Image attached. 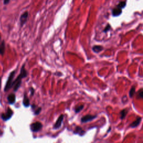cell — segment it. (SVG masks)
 Instances as JSON below:
<instances>
[{"instance_id":"1","label":"cell","mask_w":143,"mask_h":143,"mask_svg":"<svg viewBox=\"0 0 143 143\" xmlns=\"http://www.w3.org/2000/svg\"><path fill=\"white\" fill-rule=\"evenodd\" d=\"M28 72L25 69V64H24L21 68L20 73L18 75L16 78L13 81V87L14 88V92L18 91L22 83V79L26 78L28 76Z\"/></svg>"},{"instance_id":"2","label":"cell","mask_w":143,"mask_h":143,"mask_svg":"<svg viewBox=\"0 0 143 143\" xmlns=\"http://www.w3.org/2000/svg\"><path fill=\"white\" fill-rule=\"evenodd\" d=\"M16 74V70H14L13 72H11L9 74V76L8 77V78L7 80V82L6 83V85L5 86L4 88V91L7 92L9 91L12 87H13V83L14 81V78L15 77V75Z\"/></svg>"},{"instance_id":"3","label":"cell","mask_w":143,"mask_h":143,"mask_svg":"<svg viewBox=\"0 0 143 143\" xmlns=\"http://www.w3.org/2000/svg\"><path fill=\"white\" fill-rule=\"evenodd\" d=\"M14 115V111L10 107H8L7 109V111L6 113H2L1 116V118L4 121L9 120L12 117V116Z\"/></svg>"},{"instance_id":"4","label":"cell","mask_w":143,"mask_h":143,"mask_svg":"<svg viewBox=\"0 0 143 143\" xmlns=\"http://www.w3.org/2000/svg\"><path fill=\"white\" fill-rule=\"evenodd\" d=\"M43 128V124L40 122H35L30 125V130L32 132H36Z\"/></svg>"},{"instance_id":"5","label":"cell","mask_w":143,"mask_h":143,"mask_svg":"<svg viewBox=\"0 0 143 143\" xmlns=\"http://www.w3.org/2000/svg\"><path fill=\"white\" fill-rule=\"evenodd\" d=\"M63 119H64V115H60L57 119L56 122L54 123V126H53V129L55 130H58V129H59V128L61 127Z\"/></svg>"},{"instance_id":"6","label":"cell","mask_w":143,"mask_h":143,"mask_svg":"<svg viewBox=\"0 0 143 143\" xmlns=\"http://www.w3.org/2000/svg\"><path fill=\"white\" fill-rule=\"evenodd\" d=\"M28 16H29V13L28 11H26L25 13H24L20 16V22L21 27H23L24 25H25V24L26 23V21H27Z\"/></svg>"},{"instance_id":"7","label":"cell","mask_w":143,"mask_h":143,"mask_svg":"<svg viewBox=\"0 0 143 143\" xmlns=\"http://www.w3.org/2000/svg\"><path fill=\"white\" fill-rule=\"evenodd\" d=\"M97 117L96 115H87L83 116L81 118V122L82 123H86L87 122L91 121L94 120V118Z\"/></svg>"},{"instance_id":"8","label":"cell","mask_w":143,"mask_h":143,"mask_svg":"<svg viewBox=\"0 0 143 143\" xmlns=\"http://www.w3.org/2000/svg\"><path fill=\"white\" fill-rule=\"evenodd\" d=\"M7 101L9 103L13 105L16 102V95L14 93H11L7 96Z\"/></svg>"},{"instance_id":"9","label":"cell","mask_w":143,"mask_h":143,"mask_svg":"<svg viewBox=\"0 0 143 143\" xmlns=\"http://www.w3.org/2000/svg\"><path fill=\"white\" fill-rule=\"evenodd\" d=\"M122 14V9L118 7H116L112 11V14L113 16H118Z\"/></svg>"},{"instance_id":"10","label":"cell","mask_w":143,"mask_h":143,"mask_svg":"<svg viewBox=\"0 0 143 143\" xmlns=\"http://www.w3.org/2000/svg\"><path fill=\"white\" fill-rule=\"evenodd\" d=\"M74 133L76 134H78L80 136H83V135L85 134V131H84L82 128L79 127V126H77L75 130L74 131Z\"/></svg>"},{"instance_id":"11","label":"cell","mask_w":143,"mask_h":143,"mask_svg":"<svg viewBox=\"0 0 143 143\" xmlns=\"http://www.w3.org/2000/svg\"><path fill=\"white\" fill-rule=\"evenodd\" d=\"M23 103L24 106H25V107H28L29 106H30V100H29V98L26 93H24Z\"/></svg>"},{"instance_id":"12","label":"cell","mask_w":143,"mask_h":143,"mask_svg":"<svg viewBox=\"0 0 143 143\" xmlns=\"http://www.w3.org/2000/svg\"><path fill=\"white\" fill-rule=\"evenodd\" d=\"M141 117H137L136 120L134 121V122L131 123L130 125V126L132 128H134L138 126L140 123V122H141Z\"/></svg>"},{"instance_id":"13","label":"cell","mask_w":143,"mask_h":143,"mask_svg":"<svg viewBox=\"0 0 143 143\" xmlns=\"http://www.w3.org/2000/svg\"><path fill=\"white\" fill-rule=\"evenodd\" d=\"M5 42L4 40L0 43V54L4 55L5 52Z\"/></svg>"},{"instance_id":"14","label":"cell","mask_w":143,"mask_h":143,"mask_svg":"<svg viewBox=\"0 0 143 143\" xmlns=\"http://www.w3.org/2000/svg\"><path fill=\"white\" fill-rule=\"evenodd\" d=\"M103 47H102L101 45H94L92 47V50L96 53H98L101 52V51L103 50Z\"/></svg>"},{"instance_id":"15","label":"cell","mask_w":143,"mask_h":143,"mask_svg":"<svg viewBox=\"0 0 143 143\" xmlns=\"http://www.w3.org/2000/svg\"><path fill=\"white\" fill-rule=\"evenodd\" d=\"M31 108L33 109H35L34 110V115H38L39 114H40V113L41 111H42V107H38L35 105H33L31 106Z\"/></svg>"},{"instance_id":"16","label":"cell","mask_w":143,"mask_h":143,"mask_svg":"<svg viewBox=\"0 0 143 143\" xmlns=\"http://www.w3.org/2000/svg\"><path fill=\"white\" fill-rule=\"evenodd\" d=\"M128 112V110L127 109H123V110L121 111L120 112V118L121 120H123L124 118L126 116L127 113Z\"/></svg>"},{"instance_id":"17","label":"cell","mask_w":143,"mask_h":143,"mask_svg":"<svg viewBox=\"0 0 143 143\" xmlns=\"http://www.w3.org/2000/svg\"><path fill=\"white\" fill-rule=\"evenodd\" d=\"M83 108H84V105H81L78 106H76V107L74 108V112L76 113H79V112H81L82 110H83Z\"/></svg>"},{"instance_id":"18","label":"cell","mask_w":143,"mask_h":143,"mask_svg":"<svg viewBox=\"0 0 143 143\" xmlns=\"http://www.w3.org/2000/svg\"><path fill=\"white\" fill-rule=\"evenodd\" d=\"M135 92V87L132 86L130 90L129 91V96L130 98H132L133 96L134 95Z\"/></svg>"},{"instance_id":"19","label":"cell","mask_w":143,"mask_h":143,"mask_svg":"<svg viewBox=\"0 0 143 143\" xmlns=\"http://www.w3.org/2000/svg\"><path fill=\"white\" fill-rule=\"evenodd\" d=\"M137 98H142L143 99V89H140L138 91L137 94Z\"/></svg>"},{"instance_id":"20","label":"cell","mask_w":143,"mask_h":143,"mask_svg":"<svg viewBox=\"0 0 143 143\" xmlns=\"http://www.w3.org/2000/svg\"><path fill=\"white\" fill-rule=\"evenodd\" d=\"M126 5V2L125 1H122V2H120V3L117 5V6L122 9L123 8H125Z\"/></svg>"},{"instance_id":"21","label":"cell","mask_w":143,"mask_h":143,"mask_svg":"<svg viewBox=\"0 0 143 143\" xmlns=\"http://www.w3.org/2000/svg\"><path fill=\"white\" fill-rule=\"evenodd\" d=\"M111 28V25H110V24H107V26H106V27H105V28L104 29V30H103V31L104 33L107 32V31H108L109 30H110Z\"/></svg>"},{"instance_id":"22","label":"cell","mask_w":143,"mask_h":143,"mask_svg":"<svg viewBox=\"0 0 143 143\" xmlns=\"http://www.w3.org/2000/svg\"><path fill=\"white\" fill-rule=\"evenodd\" d=\"M29 90H30L31 96H33L34 95L35 89H34V88H33V87H30V88H29Z\"/></svg>"},{"instance_id":"23","label":"cell","mask_w":143,"mask_h":143,"mask_svg":"<svg viewBox=\"0 0 143 143\" xmlns=\"http://www.w3.org/2000/svg\"><path fill=\"white\" fill-rule=\"evenodd\" d=\"M10 2V0H4V4L5 5H6L9 4Z\"/></svg>"},{"instance_id":"24","label":"cell","mask_w":143,"mask_h":143,"mask_svg":"<svg viewBox=\"0 0 143 143\" xmlns=\"http://www.w3.org/2000/svg\"><path fill=\"white\" fill-rule=\"evenodd\" d=\"M1 77H0V90H1Z\"/></svg>"},{"instance_id":"25","label":"cell","mask_w":143,"mask_h":143,"mask_svg":"<svg viewBox=\"0 0 143 143\" xmlns=\"http://www.w3.org/2000/svg\"><path fill=\"white\" fill-rule=\"evenodd\" d=\"M1 39V34H0V40Z\"/></svg>"}]
</instances>
